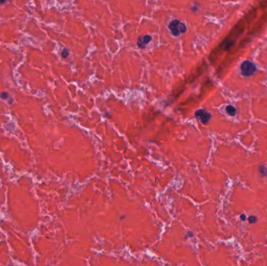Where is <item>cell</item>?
Masks as SVG:
<instances>
[{
  "instance_id": "6da1fadb",
  "label": "cell",
  "mask_w": 267,
  "mask_h": 266,
  "mask_svg": "<svg viewBox=\"0 0 267 266\" xmlns=\"http://www.w3.org/2000/svg\"><path fill=\"white\" fill-rule=\"evenodd\" d=\"M169 29L170 30L171 33L173 36H178L185 32L187 28H186L184 24H183L178 20H173L169 24Z\"/></svg>"
},
{
  "instance_id": "7a4b0ae2",
  "label": "cell",
  "mask_w": 267,
  "mask_h": 266,
  "mask_svg": "<svg viewBox=\"0 0 267 266\" xmlns=\"http://www.w3.org/2000/svg\"><path fill=\"white\" fill-rule=\"evenodd\" d=\"M256 67L250 61H244L241 65V74L244 76H250L256 72Z\"/></svg>"
},
{
  "instance_id": "3957f363",
  "label": "cell",
  "mask_w": 267,
  "mask_h": 266,
  "mask_svg": "<svg viewBox=\"0 0 267 266\" xmlns=\"http://www.w3.org/2000/svg\"><path fill=\"white\" fill-rule=\"evenodd\" d=\"M195 116L203 124H207L211 119V114L204 109H199L195 112Z\"/></svg>"
},
{
  "instance_id": "277c9868",
  "label": "cell",
  "mask_w": 267,
  "mask_h": 266,
  "mask_svg": "<svg viewBox=\"0 0 267 266\" xmlns=\"http://www.w3.org/2000/svg\"><path fill=\"white\" fill-rule=\"evenodd\" d=\"M151 41V37L150 35H145L140 37L138 39V47H140L141 49H145L146 45L148 43H149Z\"/></svg>"
},
{
  "instance_id": "5b68a950",
  "label": "cell",
  "mask_w": 267,
  "mask_h": 266,
  "mask_svg": "<svg viewBox=\"0 0 267 266\" xmlns=\"http://www.w3.org/2000/svg\"><path fill=\"white\" fill-rule=\"evenodd\" d=\"M226 112H227L228 114H229V115H230V116H235L236 115V112H237V110H236V109H235L234 107V106H227L226 107Z\"/></svg>"
},
{
  "instance_id": "8992f818",
  "label": "cell",
  "mask_w": 267,
  "mask_h": 266,
  "mask_svg": "<svg viewBox=\"0 0 267 266\" xmlns=\"http://www.w3.org/2000/svg\"><path fill=\"white\" fill-rule=\"evenodd\" d=\"M247 220H248L249 223H255V222H256V221H257V218L254 216H251L248 217Z\"/></svg>"
},
{
  "instance_id": "52a82bcc",
  "label": "cell",
  "mask_w": 267,
  "mask_h": 266,
  "mask_svg": "<svg viewBox=\"0 0 267 266\" xmlns=\"http://www.w3.org/2000/svg\"><path fill=\"white\" fill-rule=\"evenodd\" d=\"M68 55H69V52L67 50V49H64L62 52V56L63 57V58H67Z\"/></svg>"
},
{
  "instance_id": "ba28073f",
  "label": "cell",
  "mask_w": 267,
  "mask_h": 266,
  "mask_svg": "<svg viewBox=\"0 0 267 266\" xmlns=\"http://www.w3.org/2000/svg\"><path fill=\"white\" fill-rule=\"evenodd\" d=\"M241 219L243 221L245 220V215H244V214L241 215Z\"/></svg>"
}]
</instances>
